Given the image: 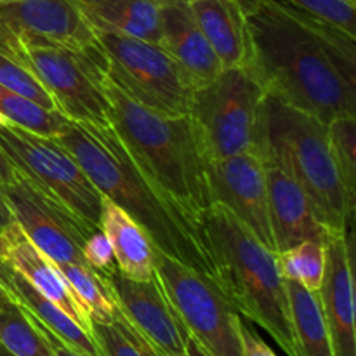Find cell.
I'll return each mask as SVG.
<instances>
[{"mask_svg": "<svg viewBox=\"0 0 356 356\" xmlns=\"http://www.w3.org/2000/svg\"><path fill=\"white\" fill-rule=\"evenodd\" d=\"M82 254L86 263L92 270L99 271V273H106V271L117 268L110 240L106 238V235L101 229H96V232L87 236L86 243L82 247Z\"/></svg>", "mask_w": 356, "mask_h": 356, "instance_id": "cell-32", "label": "cell"}, {"mask_svg": "<svg viewBox=\"0 0 356 356\" xmlns=\"http://www.w3.org/2000/svg\"><path fill=\"white\" fill-rule=\"evenodd\" d=\"M99 229L110 240L117 270L132 280H149L155 275L153 245L141 226L111 200L103 197Z\"/></svg>", "mask_w": 356, "mask_h": 356, "instance_id": "cell-21", "label": "cell"}, {"mask_svg": "<svg viewBox=\"0 0 356 356\" xmlns=\"http://www.w3.org/2000/svg\"><path fill=\"white\" fill-rule=\"evenodd\" d=\"M23 312H24V309H23ZM24 315H26L28 318H30V322L33 323L35 329H37L38 332L42 334V337H44V339H45V343H47L49 348H51L52 355H54V356H86V355L80 353V351H76L75 348L70 346L68 343H65V341H63L61 337L56 336V334L52 332L51 329H47V327H45L44 323L38 322V320L35 318V316H31L30 313L24 312Z\"/></svg>", "mask_w": 356, "mask_h": 356, "instance_id": "cell-34", "label": "cell"}, {"mask_svg": "<svg viewBox=\"0 0 356 356\" xmlns=\"http://www.w3.org/2000/svg\"><path fill=\"white\" fill-rule=\"evenodd\" d=\"M353 232H330L325 242V273L318 289L334 356H356Z\"/></svg>", "mask_w": 356, "mask_h": 356, "instance_id": "cell-14", "label": "cell"}, {"mask_svg": "<svg viewBox=\"0 0 356 356\" xmlns=\"http://www.w3.org/2000/svg\"><path fill=\"white\" fill-rule=\"evenodd\" d=\"M106 59V76L141 106L184 117L190 111L193 82L160 44L108 30H94Z\"/></svg>", "mask_w": 356, "mask_h": 356, "instance_id": "cell-8", "label": "cell"}, {"mask_svg": "<svg viewBox=\"0 0 356 356\" xmlns=\"http://www.w3.org/2000/svg\"><path fill=\"white\" fill-rule=\"evenodd\" d=\"M207 183L212 204H221L275 252L268 209L266 167L254 152L209 162Z\"/></svg>", "mask_w": 356, "mask_h": 356, "instance_id": "cell-13", "label": "cell"}, {"mask_svg": "<svg viewBox=\"0 0 356 356\" xmlns=\"http://www.w3.org/2000/svg\"><path fill=\"white\" fill-rule=\"evenodd\" d=\"M275 254L284 280L298 282L308 291L318 292L325 273V243L306 240Z\"/></svg>", "mask_w": 356, "mask_h": 356, "instance_id": "cell-27", "label": "cell"}, {"mask_svg": "<svg viewBox=\"0 0 356 356\" xmlns=\"http://www.w3.org/2000/svg\"><path fill=\"white\" fill-rule=\"evenodd\" d=\"M0 291L76 351L86 356H103L96 341L87 330H83L75 320L70 318L51 299L42 296L17 271L3 263H0Z\"/></svg>", "mask_w": 356, "mask_h": 356, "instance_id": "cell-20", "label": "cell"}, {"mask_svg": "<svg viewBox=\"0 0 356 356\" xmlns=\"http://www.w3.org/2000/svg\"><path fill=\"white\" fill-rule=\"evenodd\" d=\"M236 3L249 38L245 68L264 92L323 124L356 117L355 37L284 0Z\"/></svg>", "mask_w": 356, "mask_h": 356, "instance_id": "cell-1", "label": "cell"}, {"mask_svg": "<svg viewBox=\"0 0 356 356\" xmlns=\"http://www.w3.org/2000/svg\"><path fill=\"white\" fill-rule=\"evenodd\" d=\"M183 356H209V353L204 350V346H202V344L190 334L186 339V348H184Z\"/></svg>", "mask_w": 356, "mask_h": 356, "instance_id": "cell-37", "label": "cell"}, {"mask_svg": "<svg viewBox=\"0 0 356 356\" xmlns=\"http://www.w3.org/2000/svg\"><path fill=\"white\" fill-rule=\"evenodd\" d=\"M334 155L348 198L356 200V117H341L327 124Z\"/></svg>", "mask_w": 356, "mask_h": 356, "instance_id": "cell-29", "label": "cell"}, {"mask_svg": "<svg viewBox=\"0 0 356 356\" xmlns=\"http://www.w3.org/2000/svg\"><path fill=\"white\" fill-rule=\"evenodd\" d=\"M0 2H7V0H0Z\"/></svg>", "mask_w": 356, "mask_h": 356, "instance_id": "cell-42", "label": "cell"}, {"mask_svg": "<svg viewBox=\"0 0 356 356\" xmlns=\"http://www.w3.org/2000/svg\"><path fill=\"white\" fill-rule=\"evenodd\" d=\"M0 344L14 356H54L23 309L9 298L0 305Z\"/></svg>", "mask_w": 356, "mask_h": 356, "instance_id": "cell-26", "label": "cell"}, {"mask_svg": "<svg viewBox=\"0 0 356 356\" xmlns=\"http://www.w3.org/2000/svg\"><path fill=\"white\" fill-rule=\"evenodd\" d=\"M6 298H7V296H6V294H3V292H2V291H0V305H2V302H3V301H6Z\"/></svg>", "mask_w": 356, "mask_h": 356, "instance_id": "cell-41", "label": "cell"}, {"mask_svg": "<svg viewBox=\"0 0 356 356\" xmlns=\"http://www.w3.org/2000/svg\"><path fill=\"white\" fill-rule=\"evenodd\" d=\"M111 125L139 169L197 225L212 205L207 159L188 115L165 117L141 106L104 76Z\"/></svg>", "mask_w": 356, "mask_h": 356, "instance_id": "cell-4", "label": "cell"}, {"mask_svg": "<svg viewBox=\"0 0 356 356\" xmlns=\"http://www.w3.org/2000/svg\"><path fill=\"white\" fill-rule=\"evenodd\" d=\"M2 188L14 221L49 261L89 266L83 259L82 247L96 229H90L61 205L42 195L19 174Z\"/></svg>", "mask_w": 356, "mask_h": 356, "instance_id": "cell-11", "label": "cell"}, {"mask_svg": "<svg viewBox=\"0 0 356 356\" xmlns=\"http://www.w3.org/2000/svg\"><path fill=\"white\" fill-rule=\"evenodd\" d=\"M76 2H80V3H96V2H101V0H76Z\"/></svg>", "mask_w": 356, "mask_h": 356, "instance_id": "cell-40", "label": "cell"}, {"mask_svg": "<svg viewBox=\"0 0 356 356\" xmlns=\"http://www.w3.org/2000/svg\"><path fill=\"white\" fill-rule=\"evenodd\" d=\"M16 177H17L16 169H14L13 163L9 162V159H7V156L3 155L2 149H0V184L6 186V184L13 183Z\"/></svg>", "mask_w": 356, "mask_h": 356, "instance_id": "cell-35", "label": "cell"}, {"mask_svg": "<svg viewBox=\"0 0 356 356\" xmlns=\"http://www.w3.org/2000/svg\"><path fill=\"white\" fill-rule=\"evenodd\" d=\"M0 86L35 101L47 110H58L54 99L42 87V83L33 75H30L23 66H19L16 61L3 54H0Z\"/></svg>", "mask_w": 356, "mask_h": 356, "instance_id": "cell-30", "label": "cell"}, {"mask_svg": "<svg viewBox=\"0 0 356 356\" xmlns=\"http://www.w3.org/2000/svg\"><path fill=\"white\" fill-rule=\"evenodd\" d=\"M0 23L82 51L99 49L96 33L75 0H7L0 2Z\"/></svg>", "mask_w": 356, "mask_h": 356, "instance_id": "cell-15", "label": "cell"}, {"mask_svg": "<svg viewBox=\"0 0 356 356\" xmlns=\"http://www.w3.org/2000/svg\"><path fill=\"white\" fill-rule=\"evenodd\" d=\"M0 149L31 186L90 229H99L103 195L54 138L2 124Z\"/></svg>", "mask_w": 356, "mask_h": 356, "instance_id": "cell-9", "label": "cell"}, {"mask_svg": "<svg viewBox=\"0 0 356 356\" xmlns=\"http://www.w3.org/2000/svg\"><path fill=\"white\" fill-rule=\"evenodd\" d=\"M13 221H14L13 212H10L9 205H7L6 195H3V188L2 184H0V229L9 226Z\"/></svg>", "mask_w": 356, "mask_h": 356, "instance_id": "cell-36", "label": "cell"}, {"mask_svg": "<svg viewBox=\"0 0 356 356\" xmlns=\"http://www.w3.org/2000/svg\"><path fill=\"white\" fill-rule=\"evenodd\" d=\"M90 336L103 356H163L138 332L120 312H115L113 322H90Z\"/></svg>", "mask_w": 356, "mask_h": 356, "instance_id": "cell-28", "label": "cell"}, {"mask_svg": "<svg viewBox=\"0 0 356 356\" xmlns=\"http://www.w3.org/2000/svg\"><path fill=\"white\" fill-rule=\"evenodd\" d=\"M264 94L247 68L222 70L195 89L188 118L207 162L256 149Z\"/></svg>", "mask_w": 356, "mask_h": 356, "instance_id": "cell-7", "label": "cell"}, {"mask_svg": "<svg viewBox=\"0 0 356 356\" xmlns=\"http://www.w3.org/2000/svg\"><path fill=\"white\" fill-rule=\"evenodd\" d=\"M264 167L275 252L291 249L306 240L325 243L330 232L316 219L302 188L278 167Z\"/></svg>", "mask_w": 356, "mask_h": 356, "instance_id": "cell-17", "label": "cell"}, {"mask_svg": "<svg viewBox=\"0 0 356 356\" xmlns=\"http://www.w3.org/2000/svg\"><path fill=\"white\" fill-rule=\"evenodd\" d=\"M0 356H14V355H10V353H9V351H7V350H6V348H3V346H2V344H0Z\"/></svg>", "mask_w": 356, "mask_h": 356, "instance_id": "cell-39", "label": "cell"}, {"mask_svg": "<svg viewBox=\"0 0 356 356\" xmlns=\"http://www.w3.org/2000/svg\"><path fill=\"white\" fill-rule=\"evenodd\" d=\"M299 356H334L318 292L285 280Z\"/></svg>", "mask_w": 356, "mask_h": 356, "instance_id": "cell-23", "label": "cell"}, {"mask_svg": "<svg viewBox=\"0 0 356 356\" xmlns=\"http://www.w3.org/2000/svg\"><path fill=\"white\" fill-rule=\"evenodd\" d=\"M188 6L218 56L221 68H245L249 63V38L236 0H188Z\"/></svg>", "mask_w": 356, "mask_h": 356, "instance_id": "cell-19", "label": "cell"}, {"mask_svg": "<svg viewBox=\"0 0 356 356\" xmlns=\"http://www.w3.org/2000/svg\"><path fill=\"white\" fill-rule=\"evenodd\" d=\"M101 275L115 308L156 351L163 356L184 355L190 330L163 291L156 273L149 280H132L117 268Z\"/></svg>", "mask_w": 356, "mask_h": 356, "instance_id": "cell-12", "label": "cell"}, {"mask_svg": "<svg viewBox=\"0 0 356 356\" xmlns=\"http://www.w3.org/2000/svg\"><path fill=\"white\" fill-rule=\"evenodd\" d=\"M153 266L186 329L209 356H243L238 332L242 316L212 278L155 247Z\"/></svg>", "mask_w": 356, "mask_h": 356, "instance_id": "cell-10", "label": "cell"}, {"mask_svg": "<svg viewBox=\"0 0 356 356\" xmlns=\"http://www.w3.org/2000/svg\"><path fill=\"white\" fill-rule=\"evenodd\" d=\"M56 266L68 282L80 305L83 306L90 322H113L117 308L111 301V296L99 271L82 264H56Z\"/></svg>", "mask_w": 356, "mask_h": 356, "instance_id": "cell-25", "label": "cell"}, {"mask_svg": "<svg viewBox=\"0 0 356 356\" xmlns=\"http://www.w3.org/2000/svg\"><path fill=\"white\" fill-rule=\"evenodd\" d=\"M356 38V0H284Z\"/></svg>", "mask_w": 356, "mask_h": 356, "instance_id": "cell-31", "label": "cell"}, {"mask_svg": "<svg viewBox=\"0 0 356 356\" xmlns=\"http://www.w3.org/2000/svg\"><path fill=\"white\" fill-rule=\"evenodd\" d=\"M160 17H162L160 45L176 59L195 87L212 82L222 72L221 63L212 51L204 31L198 26L188 6V0L162 6Z\"/></svg>", "mask_w": 356, "mask_h": 356, "instance_id": "cell-18", "label": "cell"}, {"mask_svg": "<svg viewBox=\"0 0 356 356\" xmlns=\"http://www.w3.org/2000/svg\"><path fill=\"white\" fill-rule=\"evenodd\" d=\"M54 139L76 160L97 191L141 226L156 250L214 278L200 229L139 169L113 125L70 122Z\"/></svg>", "mask_w": 356, "mask_h": 356, "instance_id": "cell-2", "label": "cell"}, {"mask_svg": "<svg viewBox=\"0 0 356 356\" xmlns=\"http://www.w3.org/2000/svg\"><path fill=\"white\" fill-rule=\"evenodd\" d=\"M0 263L30 282L42 296L58 305L66 315L90 334V318L61 271L30 242L16 221L0 229Z\"/></svg>", "mask_w": 356, "mask_h": 356, "instance_id": "cell-16", "label": "cell"}, {"mask_svg": "<svg viewBox=\"0 0 356 356\" xmlns=\"http://www.w3.org/2000/svg\"><path fill=\"white\" fill-rule=\"evenodd\" d=\"M155 2H159L160 6H165V3H170V2H184V0H155Z\"/></svg>", "mask_w": 356, "mask_h": 356, "instance_id": "cell-38", "label": "cell"}, {"mask_svg": "<svg viewBox=\"0 0 356 356\" xmlns=\"http://www.w3.org/2000/svg\"><path fill=\"white\" fill-rule=\"evenodd\" d=\"M0 117L6 124L16 125L33 134L56 138L72 120L58 110H47L28 97L19 96L0 86Z\"/></svg>", "mask_w": 356, "mask_h": 356, "instance_id": "cell-24", "label": "cell"}, {"mask_svg": "<svg viewBox=\"0 0 356 356\" xmlns=\"http://www.w3.org/2000/svg\"><path fill=\"white\" fill-rule=\"evenodd\" d=\"M238 332L243 356H277V353L264 343L263 337L257 336L256 330L249 323H245L243 318H240Z\"/></svg>", "mask_w": 356, "mask_h": 356, "instance_id": "cell-33", "label": "cell"}, {"mask_svg": "<svg viewBox=\"0 0 356 356\" xmlns=\"http://www.w3.org/2000/svg\"><path fill=\"white\" fill-rule=\"evenodd\" d=\"M0 54L33 75L68 120L101 127L111 124L110 101L101 87L106 76L101 45L82 51L0 23Z\"/></svg>", "mask_w": 356, "mask_h": 356, "instance_id": "cell-6", "label": "cell"}, {"mask_svg": "<svg viewBox=\"0 0 356 356\" xmlns=\"http://www.w3.org/2000/svg\"><path fill=\"white\" fill-rule=\"evenodd\" d=\"M254 153L302 188L316 219L329 232L346 233L353 226L355 207L344 190L327 124L264 94Z\"/></svg>", "mask_w": 356, "mask_h": 356, "instance_id": "cell-5", "label": "cell"}, {"mask_svg": "<svg viewBox=\"0 0 356 356\" xmlns=\"http://www.w3.org/2000/svg\"><path fill=\"white\" fill-rule=\"evenodd\" d=\"M76 6L92 30L115 31L152 44L162 40V6L155 0H101Z\"/></svg>", "mask_w": 356, "mask_h": 356, "instance_id": "cell-22", "label": "cell"}, {"mask_svg": "<svg viewBox=\"0 0 356 356\" xmlns=\"http://www.w3.org/2000/svg\"><path fill=\"white\" fill-rule=\"evenodd\" d=\"M198 229L214 268L212 280L222 294L240 315L263 327L285 353L299 356L277 254L221 204H212L200 216Z\"/></svg>", "mask_w": 356, "mask_h": 356, "instance_id": "cell-3", "label": "cell"}]
</instances>
